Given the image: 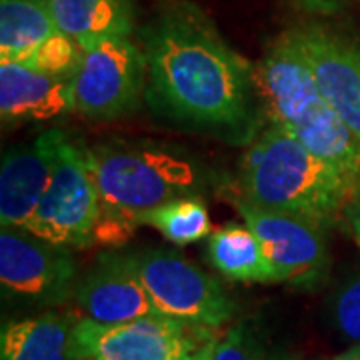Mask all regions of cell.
<instances>
[{
  "label": "cell",
  "instance_id": "44dd1931",
  "mask_svg": "<svg viewBox=\"0 0 360 360\" xmlns=\"http://www.w3.org/2000/svg\"><path fill=\"white\" fill-rule=\"evenodd\" d=\"M82 60V49L77 40L70 39L63 30L54 32L44 40L22 65L40 70L44 75L72 80Z\"/></svg>",
  "mask_w": 360,
  "mask_h": 360
},
{
  "label": "cell",
  "instance_id": "52a82bcc",
  "mask_svg": "<svg viewBox=\"0 0 360 360\" xmlns=\"http://www.w3.org/2000/svg\"><path fill=\"white\" fill-rule=\"evenodd\" d=\"M129 258L158 314L214 330L232 319L234 304L222 284L180 252L146 248Z\"/></svg>",
  "mask_w": 360,
  "mask_h": 360
},
{
  "label": "cell",
  "instance_id": "7c38bea8",
  "mask_svg": "<svg viewBox=\"0 0 360 360\" xmlns=\"http://www.w3.org/2000/svg\"><path fill=\"white\" fill-rule=\"evenodd\" d=\"M75 300L80 319L118 324L155 316L158 310L146 292L129 255L103 252L77 283Z\"/></svg>",
  "mask_w": 360,
  "mask_h": 360
},
{
  "label": "cell",
  "instance_id": "5b68a950",
  "mask_svg": "<svg viewBox=\"0 0 360 360\" xmlns=\"http://www.w3.org/2000/svg\"><path fill=\"white\" fill-rule=\"evenodd\" d=\"M217 338L214 328L162 314L118 324L77 319L70 360H198Z\"/></svg>",
  "mask_w": 360,
  "mask_h": 360
},
{
  "label": "cell",
  "instance_id": "cb8c5ba5",
  "mask_svg": "<svg viewBox=\"0 0 360 360\" xmlns=\"http://www.w3.org/2000/svg\"><path fill=\"white\" fill-rule=\"evenodd\" d=\"M348 0H298L300 6H304L310 13L319 14H330L336 13L338 8H342Z\"/></svg>",
  "mask_w": 360,
  "mask_h": 360
},
{
  "label": "cell",
  "instance_id": "4fadbf2b",
  "mask_svg": "<svg viewBox=\"0 0 360 360\" xmlns=\"http://www.w3.org/2000/svg\"><path fill=\"white\" fill-rule=\"evenodd\" d=\"M66 134L42 130L37 139L11 146L0 167V224L25 229L51 182L58 150Z\"/></svg>",
  "mask_w": 360,
  "mask_h": 360
},
{
  "label": "cell",
  "instance_id": "ac0fdd59",
  "mask_svg": "<svg viewBox=\"0 0 360 360\" xmlns=\"http://www.w3.org/2000/svg\"><path fill=\"white\" fill-rule=\"evenodd\" d=\"M58 30L49 0H0V63H25Z\"/></svg>",
  "mask_w": 360,
  "mask_h": 360
},
{
  "label": "cell",
  "instance_id": "8fae6325",
  "mask_svg": "<svg viewBox=\"0 0 360 360\" xmlns=\"http://www.w3.org/2000/svg\"><path fill=\"white\" fill-rule=\"evenodd\" d=\"M288 34L326 103L360 139V44L321 26L296 28Z\"/></svg>",
  "mask_w": 360,
  "mask_h": 360
},
{
  "label": "cell",
  "instance_id": "603a6c76",
  "mask_svg": "<svg viewBox=\"0 0 360 360\" xmlns=\"http://www.w3.org/2000/svg\"><path fill=\"white\" fill-rule=\"evenodd\" d=\"M345 220L348 224V231L354 236V240L360 245V194H356L345 210Z\"/></svg>",
  "mask_w": 360,
  "mask_h": 360
},
{
  "label": "cell",
  "instance_id": "7a4b0ae2",
  "mask_svg": "<svg viewBox=\"0 0 360 360\" xmlns=\"http://www.w3.org/2000/svg\"><path fill=\"white\" fill-rule=\"evenodd\" d=\"M103 214L94 240L122 245L148 210L200 194L205 172L180 148L158 142H103L89 148Z\"/></svg>",
  "mask_w": 360,
  "mask_h": 360
},
{
  "label": "cell",
  "instance_id": "484cf974",
  "mask_svg": "<svg viewBox=\"0 0 360 360\" xmlns=\"http://www.w3.org/2000/svg\"><path fill=\"white\" fill-rule=\"evenodd\" d=\"M210 348H212V347H210ZM208 354H210V350L206 352V354H205V356H202V359H198V360H208Z\"/></svg>",
  "mask_w": 360,
  "mask_h": 360
},
{
  "label": "cell",
  "instance_id": "9c48e42d",
  "mask_svg": "<svg viewBox=\"0 0 360 360\" xmlns=\"http://www.w3.org/2000/svg\"><path fill=\"white\" fill-rule=\"evenodd\" d=\"M78 266L70 248L25 229L2 226L0 286L4 298L32 307H58L75 296Z\"/></svg>",
  "mask_w": 360,
  "mask_h": 360
},
{
  "label": "cell",
  "instance_id": "8992f818",
  "mask_svg": "<svg viewBox=\"0 0 360 360\" xmlns=\"http://www.w3.org/2000/svg\"><path fill=\"white\" fill-rule=\"evenodd\" d=\"M101 214V194L89 148L65 136L51 182L25 231L54 245L82 248L94 243Z\"/></svg>",
  "mask_w": 360,
  "mask_h": 360
},
{
  "label": "cell",
  "instance_id": "9a60e30c",
  "mask_svg": "<svg viewBox=\"0 0 360 360\" xmlns=\"http://www.w3.org/2000/svg\"><path fill=\"white\" fill-rule=\"evenodd\" d=\"M75 322V316L58 312L4 322L0 360H70Z\"/></svg>",
  "mask_w": 360,
  "mask_h": 360
},
{
  "label": "cell",
  "instance_id": "30bf717a",
  "mask_svg": "<svg viewBox=\"0 0 360 360\" xmlns=\"http://www.w3.org/2000/svg\"><path fill=\"white\" fill-rule=\"evenodd\" d=\"M234 206L246 226L258 236L278 283L309 290L321 286L330 264L324 226L288 212L250 205L243 198L234 200Z\"/></svg>",
  "mask_w": 360,
  "mask_h": 360
},
{
  "label": "cell",
  "instance_id": "ffe728a7",
  "mask_svg": "<svg viewBox=\"0 0 360 360\" xmlns=\"http://www.w3.org/2000/svg\"><path fill=\"white\" fill-rule=\"evenodd\" d=\"M208 360H298L283 348L272 347L255 328L240 322L219 335Z\"/></svg>",
  "mask_w": 360,
  "mask_h": 360
},
{
  "label": "cell",
  "instance_id": "2e32d148",
  "mask_svg": "<svg viewBox=\"0 0 360 360\" xmlns=\"http://www.w3.org/2000/svg\"><path fill=\"white\" fill-rule=\"evenodd\" d=\"M58 28L82 51L106 39L130 37L132 0H49Z\"/></svg>",
  "mask_w": 360,
  "mask_h": 360
},
{
  "label": "cell",
  "instance_id": "7402d4cb",
  "mask_svg": "<svg viewBox=\"0 0 360 360\" xmlns=\"http://www.w3.org/2000/svg\"><path fill=\"white\" fill-rule=\"evenodd\" d=\"M333 321L345 338L360 342V276L352 278L336 292Z\"/></svg>",
  "mask_w": 360,
  "mask_h": 360
},
{
  "label": "cell",
  "instance_id": "3957f363",
  "mask_svg": "<svg viewBox=\"0 0 360 360\" xmlns=\"http://www.w3.org/2000/svg\"><path fill=\"white\" fill-rule=\"evenodd\" d=\"M238 186L240 198L250 205L288 212L321 226L345 217L348 202L359 194L338 168L274 122L250 142L240 162Z\"/></svg>",
  "mask_w": 360,
  "mask_h": 360
},
{
  "label": "cell",
  "instance_id": "277c9868",
  "mask_svg": "<svg viewBox=\"0 0 360 360\" xmlns=\"http://www.w3.org/2000/svg\"><path fill=\"white\" fill-rule=\"evenodd\" d=\"M257 84L270 122L338 168L360 194V139L326 103L288 32L257 66Z\"/></svg>",
  "mask_w": 360,
  "mask_h": 360
},
{
  "label": "cell",
  "instance_id": "6da1fadb",
  "mask_svg": "<svg viewBox=\"0 0 360 360\" xmlns=\"http://www.w3.org/2000/svg\"><path fill=\"white\" fill-rule=\"evenodd\" d=\"M146 96L168 118L250 139L257 124V68L191 4L168 8L144 39Z\"/></svg>",
  "mask_w": 360,
  "mask_h": 360
},
{
  "label": "cell",
  "instance_id": "ba28073f",
  "mask_svg": "<svg viewBox=\"0 0 360 360\" xmlns=\"http://www.w3.org/2000/svg\"><path fill=\"white\" fill-rule=\"evenodd\" d=\"M70 86L78 115L96 120L129 115L148 90L146 54L129 37L103 40L82 51Z\"/></svg>",
  "mask_w": 360,
  "mask_h": 360
},
{
  "label": "cell",
  "instance_id": "d4e9b609",
  "mask_svg": "<svg viewBox=\"0 0 360 360\" xmlns=\"http://www.w3.org/2000/svg\"><path fill=\"white\" fill-rule=\"evenodd\" d=\"M330 360H360V345L359 347L350 348V350H345L342 354H338V356Z\"/></svg>",
  "mask_w": 360,
  "mask_h": 360
},
{
  "label": "cell",
  "instance_id": "e0dca14e",
  "mask_svg": "<svg viewBox=\"0 0 360 360\" xmlns=\"http://www.w3.org/2000/svg\"><path fill=\"white\" fill-rule=\"evenodd\" d=\"M208 260L222 276L234 283H278L258 236L246 224L231 222L208 236Z\"/></svg>",
  "mask_w": 360,
  "mask_h": 360
},
{
  "label": "cell",
  "instance_id": "5bb4252c",
  "mask_svg": "<svg viewBox=\"0 0 360 360\" xmlns=\"http://www.w3.org/2000/svg\"><path fill=\"white\" fill-rule=\"evenodd\" d=\"M75 110L70 80L22 63H0V112L4 122H44Z\"/></svg>",
  "mask_w": 360,
  "mask_h": 360
},
{
  "label": "cell",
  "instance_id": "d6986e66",
  "mask_svg": "<svg viewBox=\"0 0 360 360\" xmlns=\"http://www.w3.org/2000/svg\"><path fill=\"white\" fill-rule=\"evenodd\" d=\"M139 224H148L160 232L172 245H191L212 234L210 217L200 194L182 196L167 205L148 210L139 219Z\"/></svg>",
  "mask_w": 360,
  "mask_h": 360
}]
</instances>
